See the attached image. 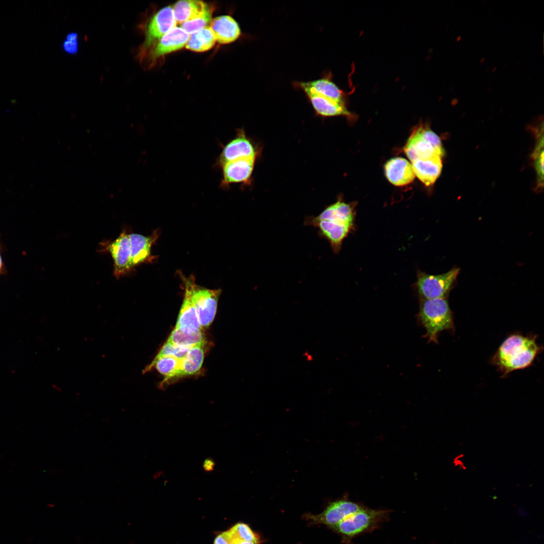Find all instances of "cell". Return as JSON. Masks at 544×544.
<instances>
[{"instance_id": "22", "label": "cell", "mask_w": 544, "mask_h": 544, "mask_svg": "<svg viewBox=\"0 0 544 544\" xmlns=\"http://www.w3.org/2000/svg\"><path fill=\"white\" fill-rule=\"evenodd\" d=\"M181 360L171 356L156 357L144 372H146L155 367L160 373L165 376L164 381L180 377Z\"/></svg>"}, {"instance_id": "15", "label": "cell", "mask_w": 544, "mask_h": 544, "mask_svg": "<svg viewBox=\"0 0 544 544\" xmlns=\"http://www.w3.org/2000/svg\"><path fill=\"white\" fill-rule=\"evenodd\" d=\"M189 34L180 27H175L164 35L154 45L150 51L153 59L182 49L189 39Z\"/></svg>"}, {"instance_id": "6", "label": "cell", "mask_w": 544, "mask_h": 544, "mask_svg": "<svg viewBox=\"0 0 544 544\" xmlns=\"http://www.w3.org/2000/svg\"><path fill=\"white\" fill-rule=\"evenodd\" d=\"M101 251L109 252L113 261V275L116 279L128 274L131 255L129 233L123 230L114 240L104 242Z\"/></svg>"}, {"instance_id": "13", "label": "cell", "mask_w": 544, "mask_h": 544, "mask_svg": "<svg viewBox=\"0 0 544 544\" xmlns=\"http://www.w3.org/2000/svg\"><path fill=\"white\" fill-rule=\"evenodd\" d=\"M330 74L309 82H295L294 86L305 92H312L345 104V93L332 81Z\"/></svg>"}, {"instance_id": "2", "label": "cell", "mask_w": 544, "mask_h": 544, "mask_svg": "<svg viewBox=\"0 0 544 544\" xmlns=\"http://www.w3.org/2000/svg\"><path fill=\"white\" fill-rule=\"evenodd\" d=\"M541 350L535 336L513 334L501 344L492 362L505 376L531 366Z\"/></svg>"}, {"instance_id": "1", "label": "cell", "mask_w": 544, "mask_h": 544, "mask_svg": "<svg viewBox=\"0 0 544 544\" xmlns=\"http://www.w3.org/2000/svg\"><path fill=\"white\" fill-rule=\"evenodd\" d=\"M354 220V206L338 200L317 216L307 218L304 223L317 229L318 234L329 243L333 252L338 253L343 241L353 229Z\"/></svg>"}, {"instance_id": "36", "label": "cell", "mask_w": 544, "mask_h": 544, "mask_svg": "<svg viewBox=\"0 0 544 544\" xmlns=\"http://www.w3.org/2000/svg\"><path fill=\"white\" fill-rule=\"evenodd\" d=\"M461 39V35H459V36H458L457 37V38H456V40H457V41H459V40H460Z\"/></svg>"}, {"instance_id": "5", "label": "cell", "mask_w": 544, "mask_h": 544, "mask_svg": "<svg viewBox=\"0 0 544 544\" xmlns=\"http://www.w3.org/2000/svg\"><path fill=\"white\" fill-rule=\"evenodd\" d=\"M459 272L458 267L439 275L419 271L416 286L421 299L447 298L455 286Z\"/></svg>"}, {"instance_id": "21", "label": "cell", "mask_w": 544, "mask_h": 544, "mask_svg": "<svg viewBox=\"0 0 544 544\" xmlns=\"http://www.w3.org/2000/svg\"><path fill=\"white\" fill-rule=\"evenodd\" d=\"M209 6L201 1L182 0L177 2L172 9L177 24H181L199 17Z\"/></svg>"}, {"instance_id": "7", "label": "cell", "mask_w": 544, "mask_h": 544, "mask_svg": "<svg viewBox=\"0 0 544 544\" xmlns=\"http://www.w3.org/2000/svg\"><path fill=\"white\" fill-rule=\"evenodd\" d=\"M221 290L208 289L195 284L192 286V300L198 321L202 328L208 327L215 316Z\"/></svg>"}, {"instance_id": "35", "label": "cell", "mask_w": 544, "mask_h": 544, "mask_svg": "<svg viewBox=\"0 0 544 544\" xmlns=\"http://www.w3.org/2000/svg\"><path fill=\"white\" fill-rule=\"evenodd\" d=\"M485 57H481V58L480 59V62L481 63H483V62H484L485 61Z\"/></svg>"}, {"instance_id": "33", "label": "cell", "mask_w": 544, "mask_h": 544, "mask_svg": "<svg viewBox=\"0 0 544 544\" xmlns=\"http://www.w3.org/2000/svg\"><path fill=\"white\" fill-rule=\"evenodd\" d=\"M233 544H256V543H254V542H252L247 541L235 540L233 541Z\"/></svg>"}, {"instance_id": "17", "label": "cell", "mask_w": 544, "mask_h": 544, "mask_svg": "<svg viewBox=\"0 0 544 544\" xmlns=\"http://www.w3.org/2000/svg\"><path fill=\"white\" fill-rule=\"evenodd\" d=\"M384 171L388 180L395 186L407 185L415 177L412 164L401 157H395L388 160L385 164Z\"/></svg>"}, {"instance_id": "10", "label": "cell", "mask_w": 544, "mask_h": 544, "mask_svg": "<svg viewBox=\"0 0 544 544\" xmlns=\"http://www.w3.org/2000/svg\"><path fill=\"white\" fill-rule=\"evenodd\" d=\"M185 287L184 297L175 327L183 331L192 333L201 330L196 311L192 300L193 277H182Z\"/></svg>"}, {"instance_id": "25", "label": "cell", "mask_w": 544, "mask_h": 544, "mask_svg": "<svg viewBox=\"0 0 544 544\" xmlns=\"http://www.w3.org/2000/svg\"><path fill=\"white\" fill-rule=\"evenodd\" d=\"M167 341L179 347L190 348L206 343L201 330L188 333L176 327L171 333Z\"/></svg>"}, {"instance_id": "9", "label": "cell", "mask_w": 544, "mask_h": 544, "mask_svg": "<svg viewBox=\"0 0 544 544\" xmlns=\"http://www.w3.org/2000/svg\"><path fill=\"white\" fill-rule=\"evenodd\" d=\"M364 506L348 499L331 503L318 515L307 514L306 517L314 523L323 524L333 528L345 518L356 512Z\"/></svg>"}, {"instance_id": "28", "label": "cell", "mask_w": 544, "mask_h": 544, "mask_svg": "<svg viewBox=\"0 0 544 544\" xmlns=\"http://www.w3.org/2000/svg\"><path fill=\"white\" fill-rule=\"evenodd\" d=\"M533 158L535 159V166L537 175V183L538 186H543V138L539 140L538 143L533 153Z\"/></svg>"}, {"instance_id": "31", "label": "cell", "mask_w": 544, "mask_h": 544, "mask_svg": "<svg viewBox=\"0 0 544 544\" xmlns=\"http://www.w3.org/2000/svg\"><path fill=\"white\" fill-rule=\"evenodd\" d=\"M214 544H233V538L230 531L228 530L218 534Z\"/></svg>"}, {"instance_id": "11", "label": "cell", "mask_w": 544, "mask_h": 544, "mask_svg": "<svg viewBox=\"0 0 544 544\" xmlns=\"http://www.w3.org/2000/svg\"><path fill=\"white\" fill-rule=\"evenodd\" d=\"M256 152L251 141L242 130L223 148L217 161L220 167L225 163L239 159L256 158Z\"/></svg>"}, {"instance_id": "23", "label": "cell", "mask_w": 544, "mask_h": 544, "mask_svg": "<svg viewBox=\"0 0 544 544\" xmlns=\"http://www.w3.org/2000/svg\"><path fill=\"white\" fill-rule=\"evenodd\" d=\"M216 42L214 35L208 26L189 34L185 47L192 51L203 52L213 48Z\"/></svg>"}, {"instance_id": "29", "label": "cell", "mask_w": 544, "mask_h": 544, "mask_svg": "<svg viewBox=\"0 0 544 544\" xmlns=\"http://www.w3.org/2000/svg\"><path fill=\"white\" fill-rule=\"evenodd\" d=\"M190 348L179 347L167 341L156 357L171 356L182 359L186 356Z\"/></svg>"}, {"instance_id": "37", "label": "cell", "mask_w": 544, "mask_h": 544, "mask_svg": "<svg viewBox=\"0 0 544 544\" xmlns=\"http://www.w3.org/2000/svg\"><path fill=\"white\" fill-rule=\"evenodd\" d=\"M496 69H497V66L494 67L493 70H492V72H494L496 70Z\"/></svg>"}, {"instance_id": "27", "label": "cell", "mask_w": 544, "mask_h": 544, "mask_svg": "<svg viewBox=\"0 0 544 544\" xmlns=\"http://www.w3.org/2000/svg\"><path fill=\"white\" fill-rule=\"evenodd\" d=\"M235 540L247 541L259 544L261 542L260 537L254 532L250 527L243 523H238L229 529Z\"/></svg>"}, {"instance_id": "32", "label": "cell", "mask_w": 544, "mask_h": 544, "mask_svg": "<svg viewBox=\"0 0 544 544\" xmlns=\"http://www.w3.org/2000/svg\"><path fill=\"white\" fill-rule=\"evenodd\" d=\"M216 462L214 459L209 457L205 459L202 464V468L206 472H211L214 470Z\"/></svg>"}, {"instance_id": "4", "label": "cell", "mask_w": 544, "mask_h": 544, "mask_svg": "<svg viewBox=\"0 0 544 544\" xmlns=\"http://www.w3.org/2000/svg\"><path fill=\"white\" fill-rule=\"evenodd\" d=\"M390 513V510L373 509L364 506L332 529L342 536L343 541L351 544L354 537L379 528L388 520Z\"/></svg>"}, {"instance_id": "19", "label": "cell", "mask_w": 544, "mask_h": 544, "mask_svg": "<svg viewBox=\"0 0 544 544\" xmlns=\"http://www.w3.org/2000/svg\"><path fill=\"white\" fill-rule=\"evenodd\" d=\"M415 176L426 186L434 183L439 176L442 168L441 157L435 156L429 158L418 159L412 162Z\"/></svg>"}, {"instance_id": "34", "label": "cell", "mask_w": 544, "mask_h": 544, "mask_svg": "<svg viewBox=\"0 0 544 544\" xmlns=\"http://www.w3.org/2000/svg\"><path fill=\"white\" fill-rule=\"evenodd\" d=\"M3 263L2 257H1V254H0V273H1V270H2V269H3Z\"/></svg>"}, {"instance_id": "20", "label": "cell", "mask_w": 544, "mask_h": 544, "mask_svg": "<svg viewBox=\"0 0 544 544\" xmlns=\"http://www.w3.org/2000/svg\"><path fill=\"white\" fill-rule=\"evenodd\" d=\"M315 112L323 117L349 116L345 104L312 92H305Z\"/></svg>"}, {"instance_id": "18", "label": "cell", "mask_w": 544, "mask_h": 544, "mask_svg": "<svg viewBox=\"0 0 544 544\" xmlns=\"http://www.w3.org/2000/svg\"><path fill=\"white\" fill-rule=\"evenodd\" d=\"M158 238V233L146 236L138 233H129L131 255L130 265L131 269L141 263L150 261L153 259L151 250Z\"/></svg>"}, {"instance_id": "26", "label": "cell", "mask_w": 544, "mask_h": 544, "mask_svg": "<svg viewBox=\"0 0 544 544\" xmlns=\"http://www.w3.org/2000/svg\"><path fill=\"white\" fill-rule=\"evenodd\" d=\"M214 8L209 6L200 16L193 19L186 21L180 24V27L189 34L210 26L212 20Z\"/></svg>"}, {"instance_id": "16", "label": "cell", "mask_w": 544, "mask_h": 544, "mask_svg": "<svg viewBox=\"0 0 544 544\" xmlns=\"http://www.w3.org/2000/svg\"><path fill=\"white\" fill-rule=\"evenodd\" d=\"M210 27L216 41L222 44H229L237 40L241 30L237 22L231 16H220L212 19Z\"/></svg>"}, {"instance_id": "3", "label": "cell", "mask_w": 544, "mask_h": 544, "mask_svg": "<svg viewBox=\"0 0 544 544\" xmlns=\"http://www.w3.org/2000/svg\"><path fill=\"white\" fill-rule=\"evenodd\" d=\"M418 315L429 342L437 343L443 331H454L453 315L447 298L421 299Z\"/></svg>"}, {"instance_id": "14", "label": "cell", "mask_w": 544, "mask_h": 544, "mask_svg": "<svg viewBox=\"0 0 544 544\" xmlns=\"http://www.w3.org/2000/svg\"><path fill=\"white\" fill-rule=\"evenodd\" d=\"M404 151L411 162L418 159H424L435 156L442 157L444 152L436 149L424 135L422 128L415 130L409 138Z\"/></svg>"}, {"instance_id": "24", "label": "cell", "mask_w": 544, "mask_h": 544, "mask_svg": "<svg viewBox=\"0 0 544 544\" xmlns=\"http://www.w3.org/2000/svg\"><path fill=\"white\" fill-rule=\"evenodd\" d=\"M205 345L201 344L190 348L181 360L180 377L193 375L200 369L204 359Z\"/></svg>"}, {"instance_id": "12", "label": "cell", "mask_w": 544, "mask_h": 544, "mask_svg": "<svg viewBox=\"0 0 544 544\" xmlns=\"http://www.w3.org/2000/svg\"><path fill=\"white\" fill-rule=\"evenodd\" d=\"M255 158H242L227 162L221 167L222 179L220 185L226 187L233 183H246L253 170Z\"/></svg>"}, {"instance_id": "30", "label": "cell", "mask_w": 544, "mask_h": 544, "mask_svg": "<svg viewBox=\"0 0 544 544\" xmlns=\"http://www.w3.org/2000/svg\"><path fill=\"white\" fill-rule=\"evenodd\" d=\"M77 35L75 33H72L68 35L67 39L64 42L63 48L65 51L69 53H73L77 50Z\"/></svg>"}, {"instance_id": "8", "label": "cell", "mask_w": 544, "mask_h": 544, "mask_svg": "<svg viewBox=\"0 0 544 544\" xmlns=\"http://www.w3.org/2000/svg\"><path fill=\"white\" fill-rule=\"evenodd\" d=\"M173 9L168 6L160 9L150 20L145 31V39L139 53L149 49L167 33L176 27Z\"/></svg>"}]
</instances>
